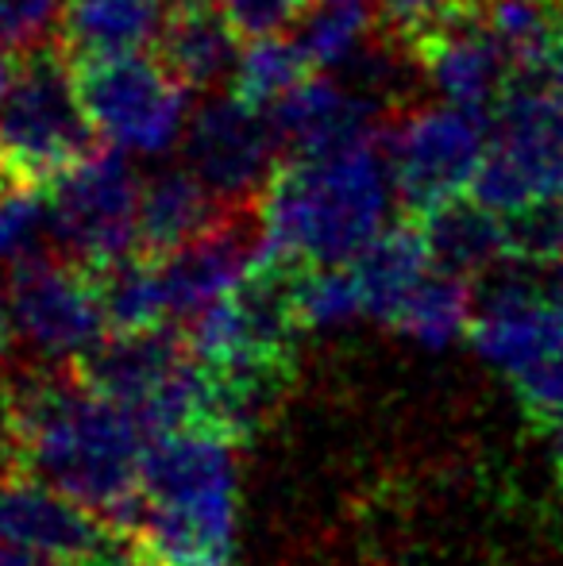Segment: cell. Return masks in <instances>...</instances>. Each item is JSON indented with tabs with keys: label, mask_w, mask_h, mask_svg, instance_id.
I'll list each match as a JSON object with an SVG mask.
<instances>
[{
	"label": "cell",
	"mask_w": 563,
	"mask_h": 566,
	"mask_svg": "<svg viewBox=\"0 0 563 566\" xmlns=\"http://www.w3.org/2000/svg\"><path fill=\"white\" fill-rule=\"evenodd\" d=\"M12 470L90 505L116 532L143 505L139 467L147 436L124 409L93 394L70 363L28 366L4 378Z\"/></svg>",
	"instance_id": "cell-1"
},
{
	"label": "cell",
	"mask_w": 563,
	"mask_h": 566,
	"mask_svg": "<svg viewBox=\"0 0 563 566\" xmlns=\"http://www.w3.org/2000/svg\"><path fill=\"white\" fill-rule=\"evenodd\" d=\"M390 189L386 127L329 158H279L259 193L263 231L313 262H352L383 231Z\"/></svg>",
	"instance_id": "cell-2"
},
{
	"label": "cell",
	"mask_w": 563,
	"mask_h": 566,
	"mask_svg": "<svg viewBox=\"0 0 563 566\" xmlns=\"http://www.w3.org/2000/svg\"><path fill=\"white\" fill-rule=\"evenodd\" d=\"M74 90V66L54 39L15 54L8 90L0 93V193L46 189L101 150Z\"/></svg>",
	"instance_id": "cell-3"
},
{
	"label": "cell",
	"mask_w": 563,
	"mask_h": 566,
	"mask_svg": "<svg viewBox=\"0 0 563 566\" xmlns=\"http://www.w3.org/2000/svg\"><path fill=\"white\" fill-rule=\"evenodd\" d=\"M490 135L471 193L494 212H518L563 193V97L549 85H513L490 116Z\"/></svg>",
	"instance_id": "cell-4"
},
{
	"label": "cell",
	"mask_w": 563,
	"mask_h": 566,
	"mask_svg": "<svg viewBox=\"0 0 563 566\" xmlns=\"http://www.w3.org/2000/svg\"><path fill=\"white\" fill-rule=\"evenodd\" d=\"M74 90L90 124L113 147L158 155L178 139L189 90L143 51L74 62Z\"/></svg>",
	"instance_id": "cell-5"
},
{
	"label": "cell",
	"mask_w": 563,
	"mask_h": 566,
	"mask_svg": "<svg viewBox=\"0 0 563 566\" xmlns=\"http://www.w3.org/2000/svg\"><path fill=\"white\" fill-rule=\"evenodd\" d=\"M8 301L15 332L43 363H74L108 332L90 266L59 247L15 262Z\"/></svg>",
	"instance_id": "cell-6"
},
{
	"label": "cell",
	"mask_w": 563,
	"mask_h": 566,
	"mask_svg": "<svg viewBox=\"0 0 563 566\" xmlns=\"http://www.w3.org/2000/svg\"><path fill=\"white\" fill-rule=\"evenodd\" d=\"M143 181L121 150H105L46 186L54 247L70 259L101 262L136 247Z\"/></svg>",
	"instance_id": "cell-7"
},
{
	"label": "cell",
	"mask_w": 563,
	"mask_h": 566,
	"mask_svg": "<svg viewBox=\"0 0 563 566\" xmlns=\"http://www.w3.org/2000/svg\"><path fill=\"white\" fill-rule=\"evenodd\" d=\"M487 119L456 105L409 108L394 127L386 124L394 193L409 217H421L471 186L487 155Z\"/></svg>",
	"instance_id": "cell-8"
},
{
	"label": "cell",
	"mask_w": 563,
	"mask_h": 566,
	"mask_svg": "<svg viewBox=\"0 0 563 566\" xmlns=\"http://www.w3.org/2000/svg\"><path fill=\"white\" fill-rule=\"evenodd\" d=\"M0 539L54 566H128L124 536L105 516L23 470L0 474Z\"/></svg>",
	"instance_id": "cell-9"
},
{
	"label": "cell",
	"mask_w": 563,
	"mask_h": 566,
	"mask_svg": "<svg viewBox=\"0 0 563 566\" xmlns=\"http://www.w3.org/2000/svg\"><path fill=\"white\" fill-rule=\"evenodd\" d=\"M279 155L267 108L248 105L236 93L209 97L186 127V166L225 205L259 201Z\"/></svg>",
	"instance_id": "cell-10"
},
{
	"label": "cell",
	"mask_w": 563,
	"mask_h": 566,
	"mask_svg": "<svg viewBox=\"0 0 563 566\" xmlns=\"http://www.w3.org/2000/svg\"><path fill=\"white\" fill-rule=\"evenodd\" d=\"M263 212L259 201L228 205L205 231L189 243L170 251L163 262L166 293H170V316L186 328L197 313L220 301L243 274L263 247Z\"/></svg>",
	"instance_id": "cell-11"
},
{
	"label": "cell",
	"mask_w": 563,
	"mask_h": 566,
	"mask_svg": "<svg viewBox=\"0 0 563 566\" xmlns=\"http://www.w3.org/2000/svg\"><path fill=\"white\" fill-rule=\"evenodd\" d=\"M386 105L347 82L305 77L267 108L282 158H329L375 139Z\"/></svg>",
	"instance_id": "cell-12"
},
{
	"label": "cell",
	"mask_w": 563,
	"mask_h": 566,
	"mask_svg": "<svg viewBox=\"0 0 563 566\" xmlns=\"http://www.w3.org/2000/svg\"><path fill=\"white\" fill-rule=\"evenodd\" d=\"M414 66L421 70L428 82L436 85L448 105L467 108L471 116L487 119L513 90V74L505 66L502 51L490 39L482 12L467 15V20L451 23V28L436 31L414 51Z\"/></svg>",
	"instance_id": "cell-13"
},
{
	"label": "cell",
	"mask_w": 563,
	"mask_h": 566,
	"mask_svg": "<svg viewBox=\"0 0 563 566\" xmlns=\"http://www.w3.org/2000/svg\"><path fill=\"white\" fill-rule=\"evenodd\" d=\"M174 0H62L54 43L74 62L139 54L158 43Z\"/></svg>",
	"instance_id": "cell-14"
},
{
	"label": "cell",
	"mask_w": 563,
	"mask_h": 566,
	"mask_svg": "<svg viewBox=\"0 0 563 566\" xmlns=\"http://www.w3.org/2000/svg\"><path fill=\"white\" fill-rule=\"evenodd\" d=\"M236 46H240V35L217 0H174L155 59L189 93H209L236 74V62H240Z\"/></svg>",
	"instance_id": "cell-15"
},
{
	"label": "cell",
	"mask_w": 563,
	"mask_h": 566,
	"mask_svg": "<svg viewBox=\"0 0 563 566\" xmlns=\"http://www.w3.org/2000/svg\"><path fill=\"white\" fill-rule=\"evenodd\" d=\"M428 262H432V254H428L421 224H417V217L402 212L390 228L378 231V235L352 259L355 282H359V297H363V313L390 328L398 308L406 305V297L428 274Z\"/></svg>",
	"instance_id": "cell-16"
},
{
	"label": "cell",
	"mask_w": 563,
	"mask_h": 566,
	"mask_svg": "<svg viewBox=\"0 0 563 566\" xmlns=\"http://www.w3.org/2000/svg\"><path fill=\"white\" fill-rule=\"evenodd\" d=\"M228 205L189 166H174L143 181L139 193V235L136 247L155 259H166L181 243L205 231Z\"/></svg>",
	"instance_id": "cell-17"
},
{
	"label": "cell",
	"mask_w": 563,
	"mask_h": 566,
	"mask_svg": "<svg viewBox=\"0 0 563 566\" xmlns=\"http://www.w3.org/2000/svg\"><path fill=\"white\" fill-rule=\"evenodd\" d=\"M425 231L428 254H432L436 270H451V274H487L505 259V235L502 220L494 209L479 201V197L456 193L448 201L432 205L428 212L417 217Z\"/></svg>",
	"instance_id": "cell-18"
},
{
	"label": "cell",
	"mask_w": 563,
	"mask_h": 566,
	"mask_svg": "<svg viewBox=\"0 0 563 566\" xmlns=\"http://www.w3.org/2000/svg\"><path fill=\"white\" fill-rule=\"evenodd\" d=\"M85 266H90L93 285H97L108 332H136V328H155V324L174 321L163 262L155 254L132 247V251L113 254V259H101V262H85Z\"/></svg>",
	"instance_id": "cell-19"
},
{
	"label": "cell",
	"mask_w": 563,
	"mask_h": 566,
	"mask_svg": "<svg viewBox=\"0 0 563 566\" xmlns=\"http://www.w3.org/2000/svg\"><path fill=\"white\" fill-rule=\"evenodd\" d=\"M475 321V285L471 277L436 270L417 282V290L398 308L390 328L406 332L425 347H448L451 339L467 336Z\"/></svg>",
	"instance_id": "cell-20"
},
{
	"label": "cell",
	"mask_w": 563,
	"mask_h": 566,
	"mask_svg": "<svg viewBox=\"0 0 563 566\" xmlns=\"http://www.w3.org/2000/svg\"><path fill=\"white\" fill-rule=\"evenodd\" d=\"M378 28V12L367 0H316L298 31V46L313 70L344 66Z\"/></svg>",
	"instance_id": "cell-21"
},
{
	"label": "cell",
	"mask_w": 563,
	"mask_h": 566,
	"mask_svg": "<svg viewBox=\"0 0 563 566\" xmlns=\"http://www.w3.org/2000/svg\"><path fill=\"white\" fill-rule=\"evenodd\" d=\"M309 70H313V62L305 59L298 39H251L248 51H240V62H236L232 93L256 108H271L293 85L305 82Z\"/></svg>",
	"instance_id": "cell-22"
},
{
	"label": "cell",
	"mask_w": 563,
	"mask_h": 566,
	"mask_svg": "<svg viewBox=\"0 0 563 566\" xmlns=\"http://www.w3.org/2000/svg\"><path fill=\"white\" fill-rule=\"evenodd\" d=\"M363 313L359 282L347 262H309L298 277L301 328H340Z\"/></svg>",
	"instance_id": "cell-23"
},
{
	"label": "cell",
	"mask_w": 563,
	"mask_h": 566,
	"mask_svg": "<svg viewBox=\"0 0 563 566\" xmlns=\"http://www.w3.org/2000/svg\"><path fill=\"white\" fill-rule=\"evenodd\" d=\"M502 235L510 262H521V266L533 270L563 262V193L536 197L525 209L505 212Z\"/></svg>",
	"instance_id": "cell-24"
},
{
	"label": "cell",
	"mask_w": 563,
	"mask_h": 566,
	"mask_svg": "<svg viewBox=\"0 0 563 566\" xmlns=\"http://www.w3.org/2000/svg\"><path fill=\"white\" fill-rule=\"evenodd\" d=\"M43 251H54L46 189H8V193H0V262L15 266V262Z\"/></svg>",
	"instance_id": "cell-25"
},
{
	"label": "cell",
	"mask_w": 563,
	"mask_h": 566,
	"mask_svg": "<svg viewBox=\"0 0 563 566\" xmlns=\"http://www.w3.org/2000/svg\"><path fill=\"white\" fill-rule=\"evenodd\" d=\"M513 389H518V401L529 412V420L549 428L563 412V343L544 358H536L533 366L513 374Z\"/></svg>",
	"instance_id": "cell-26"
},
{
	"label": "cell",
	"mask_w": 563,
	"mask_h": 566,
	"mask_svg": "<svg viewBox=\"0 0 563 566\" xmlns=\"http://www.w3.org/2000/svg\"><path fill=\"white\" fill-rule=\"evenodd\" d=\"M225 8L228 23L236 28L240 39H263L279 35L285 23L301 20V12H309L305 0H217Z\"/></svg>",
	"instance_id": "cell-27"
},
{
	"label": "cell",
	"mask_w": 563,
	"mask_h": 566,
	"mask_svg": "<svg viewBox=\"0 0 563 566\" xmlns=\"http://www.w3.org/2000/svg\"><path fill=\"white\" fill-rule=\"evenodd\" d=\"M536 290L549 305H556L563 313V262H552V266H541V277H536Z\"/></svg>",
	"instance_id": "cell-28"
},
{
	"label": "cell",
	"mask_w": 563,
	"mask_h": 566,
	"mask_svg": "<svg viewBox=\"0 0 563 566\" xmlns=\"http://www.w3.org/2000/svg\"><path fill=\"white\" fill-rule=\"evenodd\" d=\"M12 339H15L12 301H8V297H4V290H0V366H4L8 350H12Z\"/></svg>",
	"instance_id": "cell-29"
},
{
	"label": "cell",
	"mask_w": 563,
	"mask_h": 566,
	"mask_svg": "<svg viewBox=\"0 0 563 566\" xmlns=\"http://www.w3.org/2000/svg\"><path fill=\"white\" fill-rule=\"evenodd\" d=\"M544 85L556 90L563 97V31H560L556 46H552V54H549V66H544Z\"/></svg>",
	"instance_id": "cell-30"
},
{
	"label": "cell",
	"mask_w": 563,
	"mask_h": 566,
	"mask_svg": "<svg viewBox=\"0 0 563 566\" xmlns=\"http://www.w3.org/2000/svg\"><path fill=\"white\" fill-rule=\"evenodd\" d=\"M0 566H54V563H46V559H39V555H31V552H23V547H12V544L0 539Z\"/></svg>",
	"instance_id": "cell-31"
},
{
	"label": "cell",
	"mask_w": 563,
	"mask_h": 566,
	"mask_svg": "<svg viewBox=\"0 0 563 566\" xmlns=\"http://www.w3.org/2000/svg\"><path fill=\"white\" fill-rule=\"evenodd\" d=\"M12 470V440H8V417H4V389H0V474Z\"/></svg>",
	"instance_id": "cell-32"
},
{
	"label": "cell",
	"mask_w": 563,
	"mask_h": 566,
	"mask_svg": "<svg viewBox=\"0 0 563 566\" xmlns=\"http://www.w3.org/2000/svg\"><path fill=\"white\" fill-rule=\"evenodd\" d=\"M12 70H15V51L0 39V93L8 90V82H12Z\"/></svg>",
	"instance_id": "cell-33"
},
{
	"label": "cell",
	"mask_w": 563,
	"mask_h": 566,
	"mask_svg": "<svg viewBox=\"0 0 563 566\" xmlns=\"http://www.w3.org/2000/svg\"><path fill=\"white\" fill-rule=\"evenodd\" d=\"M544 432L552 436V451H556V462H560V470H563V412L556 420H552L549 428H544Z\"/></svg>",
	"instance_id": "cell-34"
},
{
	"label": "cell",
	"mask_w": 563,
	"mask_h": 566,
	"mask_svg": "<svg viewBox=\"0 0 563 566\" xmlns=\"http://www.w3.org/2000/svg\"><path fill=\"white\" fill-rule=\"evenodd\" d=\"M305 4H316V0H305Z\"/></svg>",
	"instance_id": "cell-35"
}]
</instances>
